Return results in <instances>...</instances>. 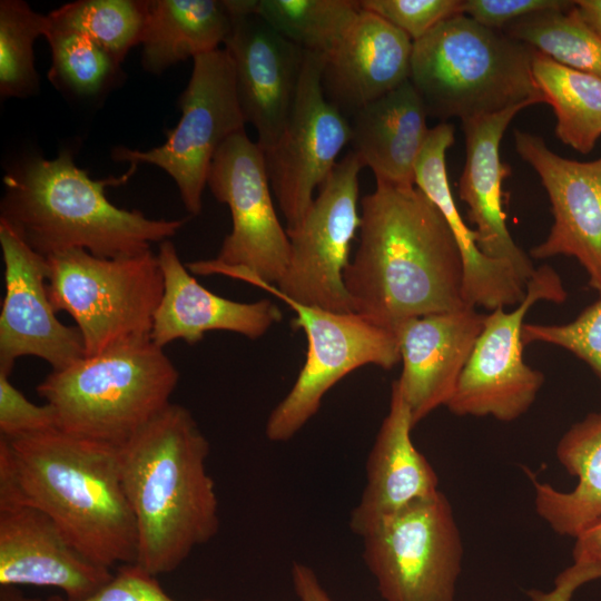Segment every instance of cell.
Segmentation results:
<instances>
[{
	"label": "cell",
	"instance_id": "cell-28",
	"mask_svg": "<svg viewBox=\"0 0 601 601\" xmlns=\"http://www.w3.org/2000/svg\"><path fill=\"white\" fill-rule=\"evenodd\" d=\"M534 81L555 115L556 137L581 154L601 137V79L555 62L534 50Z\"/></svg>",
	"mask_w": 601,
	"mask_h": 601
},
{
	"label": "cell",
	"instance_id": "cell-2",
	"mask_svg": "<svg viewBox=\"0 0 601 601\" xmlns=\"http://www.w3.org/2000/svg\"><path fill=\"white\" fill-rule=\"evenodd\" d=\"M7 502L42 511L101 566L136 562V523L116 446L59 428L0 436V503Z\"/></svg>",
	"mask_w": 601,
	"mask_h": 601
},
{
	"label": "cell",
	"instance_id": "cell-41",
	"mask_svg": "<svg viewBox=\"0 0 601 601\" xmlns=\"http://www.w3.org/2000/svg\"><path fill=\"white\" fill-rule=\"evenodd\" d=\"M574 539L573 562L601 564V519L589 525Z\"/></svg>",
	"mask_w": 601,
	"mask_h": 601
},
{
	"label": "cell",
	"instance_id": "cell-20",
	"mask_svg": "<svg viewBox=\"0 0 601 601\" xmlns=\"http://www.w3.org/2000/svg\"><path fill=\"white\" fill-rule=\"evenodd\" d=\"M413 427L395 380L388 412L367 457L366 483L349 516L354 534L362 538L384 520L440 492L435 470L412 441Z\"/></svg>",
	"mask_w": 601,
	"mask_h": 601
},
{
	"label": "cell",
	"instance_id": "cell-29",
	"mask_svg": "<svg viewBox=\"0 0 601 601\" xmlns=\"http://www.w3.org/2000/svg\"><path fill=\"white\" fill-rule=\"evenodd\" d=\"M503 31L560 65L601 79V37L574 1L521 18Z\"/></svg>",
	"mask_w": 601,
	"mask_h": 601
},
{
	"label": "cell",
	"instance_id": "cell-32",
	"mask_svg": "<svg viewBox=\"0 0 601 601\" xmlns=\"http://www.w3.org/2000/svg\"><path fill=\"white\" fill-rule=\"evenodd\" d=\"M47 14L35 11L23 0L0 1V96L27 98L38 92L33 43L46 37Z\"/></svg>",
	"mask_w": 601,
	"mask_h": 601
},
{
	"label": "cell",
	"instance_id": "cell-10",
	"mask_svg": "<svg viewBox=\"0 0 601 601\" xmlns=\"http://www.w3.org/2000/svg\"><path fill=\"white\" fill-rule=\"evenodd\" d=\"M362 540L383 601H455L463 542L443 492L384 520Z\"/></svg>",
	"mask_w": 601,
	"mask_h": 601
},
{
	"label": "cell",
	"instance_id": "cell-23",
	"mask_svg": "<svg viewBox=\"0 0 601 601\" xmlns=\"http://www.w3.org/2000/svg\"><path fill=\"white\" fill-rule=\"evenodd\" d=\"M413 40L380 16L361 10L326 57L324 95L351 116L410 79Z\"/></svg>",
	"mask_w": 601,
	"mask_h": 601
},
{
	"label": "cell",
	"instance_id": "cell-1",
	"mask_svg": "<svg viewBox=\"0 0 601 601\" xmlns=\"http://www.w3.org/2000/svg\"><path fill=\"white\" fill-rule=\"evenodd\" d=\"M359 217L358 246L343 274L355 314L395 333L411 318L467 306L456 240L418 188L376 183Z\"/></svg>",
	"mask_w": 601,
	"mask_h": 601
},
{
	"label": "cell",
	"instance_id": "cell-21",
	"mask_svg": "<svg viewBox=\"0 0 601 601\" xmlns=\"http://www.w3.org/2000/svg\"><path fill=\"white\" fill-rule=\"evenodd\" d=\"M532 106L523 102L502 111L462 120L466 158L459 195L467 206V219L475 226L476 244L489 258L510 265L528 283L535 268L515 244L502 205V181L510 174L500 158V144L512 119Z\"/></svg>",
	"mask_w": 601,
	"mask_h": 601
},
{
	"label": "cell",
	"instance_id": "cell-26",
	"mask_svg": "<svg viewBox=\"0 0 601 601\" xmlns=\"http://www.w3.org/2000/svg\"><path fill=\"white\" fill-rule=\"evenodd\" d=\"M555 455L578 483L571 491H560L528 472L534 506L555 533L575 538L601 519V412L573 424L560 439Z\"/></svg>",
	"mask_w": 601,
	"mask_h": 601
},
{
	"label": "cell",
	"instance_id": "cell-6",
	"mask_svg": "<svg viewBox=\"0 0 601 601\" xmlns=\"http://www.w3.org/2000/svg\"><path fill=\"white\" fill-rule=\"evenodd\" d=\"M178 380L164 348L147 337L51 371L36 391L59 430L119 447L171 403Z\"/></svg>",
	"mask_w": 601,
	"mask_h": 601
},
{
	"label": "cell",
	"instance_id": "cell-17",
	"mask_svg": "<svg viewBox=\"0 0 601 601\" xmlns=\"http://www.w3.org/2000/svg\"><path fill=\"white\" fill-rule=\"evenodd\" d=\"M231 30L224 42L230 57L246 124L262 150L273 146L293 108L305 50L276 31L257 11H228Z\"/></svg>",
	"mask_w": 601,
	"mask_h": 601
},
{
	"label": "cell",
	"instance_id": "cell-34",
	"mask_svg": "<svg viewBox=\"0 0 601 601\" xmlns=\"http://www.w3.org/2000/svg\"><path fill=\"white\" fill-rule=\"evenodd\" d=\"M522 338L524 345L545 343L569 351L601 378V295L566 324L525 323Z\"/></svg>",
	"mask_w": 601,
	"mask_h": 601
},
{
	"label": "cell",
	"instance_id": "cell-11",
	"mask_svg": "<svg viewBox=\"0 0 601 601\" xmlns=\"http://www.w3.org/2000/svg\"><path fill=\"white\" fill-rule=\"evenodd\" d=\"M193 60L188 85L179 98L181 117L166 130V141L149 150L116 147L111 157L161 168L175 180L186 210L198 215L216 152L229 137L245 130L246 121L227 51L217 49Z\"/></svg>",
	"mask_w": 601,
	"mask_h": 601
},
{
	"label": "cell",
	"instance_id": "cell-27",
	"mask_svg": "<svg viewBox=\"0 0 601 601\" xmlns=\"http://www.w3.org/2000/svg\"><path fill=\"white\" fill-rule=\"evenodd\" d=\"M231 30V18L217 0H148L141 38V65L154 75L219 49Z\"/></svg>",
	"mask_w": 601,
	"mask_h": 601
},
{
	"label": "cell",
	"instance_id": "cell-37",
	"mask_svg": "<svg viewBox=\"0 0 601 601\" xmlns=\"http://www.w3.org/2000/svg\"><path fill=\"white\" fill-rule=\"evenodd\" d=\"M46 601H69L52 595ZM81 601H176L161 587L157 577L137 564H122L111 580L96 593ZM203 601H217L205 599Z\"/></svg>",
	"mask_w": 601,
	"mask_h": 601
},
{
	"label": "cell",
	"instance_id": "cell-7",
	"mask_svg": "<svg viewBox=\"0 0 601 601\" xmlns=\"http://www.w3.org/2000/svg\"><path fill=\"white\" fill-rule=\"evenodd\" d=\"M47 258V286L58 312L80 332L86 356L150 337L164 293L157 254L151 249L112 258L67 249Z\"/></svg>",
	"mask_w": 601,
	"mask_h": 601
},
{
	"label": "cell",
	"instance_id": "cell-40",
	"mask_svg": "<svg viewBox=\"0 0 601 601\" xmlns=\"http://www.w3.org/2000/svg\"><path fill=\"white\" fill-rule=\"evenodd\" d=\"M290 577L298 601H335L311 566L302 562H294Z\"/></svg>",
	"mask_w": 601,
	"mask_h": 601
},
{
	"label": "cell",
	"instance_id": "cell-33",
	"mask_svg": "<svg viewBox=\"0 0 601 601\" xmlns=\"http://www.w3.org/2000/svg\"><path fill=\"white\" fill-rule=\"evenodd\" d=\"M51 51L48 78L57 88L93 97L111 85L120 65L88 36L76 31H48Z\"/></svg>",
	"mask_w": 601,
	"mask_h": 601
},
{
	"label": "cell",
	"instance_id": "cell-22",
	"mask_svg": "<svg viewBox=\"0 0 601 601\" xmlns=\"http://www.w3.org/2000/svg\"><path fill=\"white\" fill-rule=\"evenodd\" d=\"M157 257L164 293L150 337L162 348L176 339L195 345L209 331H228L256 339L283 317L278 306L268 299L235 302L205 288L181 263L169 239L159 244Z\"/></svg>",
	"mask_w": 601,
	"mask_h": 601
},
{
	"label": "cell",
	"instance_id": "cell-39",
	"mask_svg": "<svg viewBox=\"0 0 601 601\" xmlns=\"http://www.w3.org/2000/svg\"><path fill=\"white\" fill-rule=\"evenodd\" d=\"M597 579H601L600 563L573 562L555 578L551 591H529L530 601H573L581 585Z\"/></svg>",
	"mask_w": 601,
	"mask_h": 601
},
{
	"label": "cell",
	"instance_id": "cell-13",
	"mask_svg": "<svg viewBox=\"0 0 601 601\" xmlns=\"http://www.w3.org/2000/svg\"><path fill=\"white\" fill-rule=\"evenodd\" d=\"M295 313L293 325L307 338L306 361L293 387L275 406L265 427L272 442L294 437L317 413L324 395L356 368H393L400 361L397 336L358 314H341L280 298Z\"/></svg>",
	"mask_w": 601,
	"mask_h": 601
},
{
	"label": "cell",
	"instance_id": "cell-12",
	"mask_svg": "<svg viewBox=\"0 0 601 601\" xmlns=\"http://www.w3.org/2000/svg\"><path fill=\"white\" fill-rule=\"evenodd\" d=\"M566 292L550 266L535 268L523 300L511 311L500 307L485 314L483 328L446 403L457 416H492L511 422L534 403L544 375L523 359L524 317L539 300L560 304Z\"/></svg>",
	"mask_w": 601,
	"mask_h": 601
},
{
	"label": "cell",
	"instance_id": "cell-36",
	"mask_svg": "<svg viewBox=\"0 0 601 601\" xmlns=\"http://www.w3.org/2000/svg\"><path fill=\"white\" fill-rule=\"evenodd\" d=\"M58 428L57 417L49 404L30 402L0 372V433L7 439H16Z\"/></svg>",
	"mask_w": 601,
	"mask_h": 601
},
{
	"label": "cell",
	"instance_id": "cell-16",
	"mask_svg": "<svg viewBox=\"0 0 601 601\" xmlns=\"http://www.w3.org/2000/svg\"><path fill=\"white\" fill-rule=\"evenodd\" d=\"M514 146L540 177L553 216L549 235L531 249V256L575 258L589 276V286L601 295V157L566 159L540 136L518 129Z\"/></svg>",
	"mask_w": 601,
	"mask_h": 601
},
{
	"label": "cell",
	"instance_id": "cell-5",
	"mask_svg": "<svg viewBox=\"0 0 601 601\" xmlns=\"http://www.w3.org/2000/svg\"><path fill=\"white\" fill-rule=\"evenodd\" d=\"M534 50L466 14L413 42L410 81L428 116L444 122L545 102L532 73Z\"/></svg>",
	"mask_w": 601,
	"mask_h": 601
},
{
	"label": "cell",
	"instance_id": "cell-19",
	"mask_svg": "<svg viewBox=\"0 0 601 601\" xmlns=\"http://www.w3.org/2000/svg\"><path fill=\"white\" fill-rule=\"evenodd\" d=\"M484 318L464 306L411 318L395 331L403 363L397 382L413 426L451 398Z\"/></svg>",
	"mask_w": 601,
	"mask_h": 601
},
{
	"label": "cell",
	"instance_id": "cell-14",
	"mask_svg": "<svg viewBox=\"0 0 601 601\" xmlns=\"http://www.w3.org/2000/svg\"><path fill=\"white\" fill-rule=\"evenodd\" d=\"M326 56L305 51L296 98L283 132L262 150L270 188L286 220L296 226L313 201V193L328 178L349 142L345 115L324 95Z\"/></svg>",
	"mask_w": 601,
	"mask_h": 601
},
{
	"label": "cell",
	"instance_id": "cell-8",
	"mask_svg": "<svg viewBox=\"0 0 601 601\" xmlns=\"http://www.w3.org/2000/svg\"><path fill=\"white\" fill-rule=\"evenodd\" d=\"M207 185L215 198L229 207L233 228L218 255L187 263L189 272L239 280L254 277L275 285L287 266L289 239L273 205L263 151L245 130L218 149Z\"/></svg>",
	"mask_w": 601,
	"mask_h": 601
},
{
	"label": "cell",
	"instance_id": "cell-38",
	"mask_svg": "<svg viewBox=\"0 0 601 601\" xmlns=\"http://www.w3.org/2000/svg\"><path fill=\"white\" fill-rule=\"evenodd\" d=\"M572 1L563 0H463V14L492 29L503 30L530 14L563 8Z\"/></svg>",
	"mask_w": 601,
	"mask_h": 601
},
{
	"label": "cell",
	"instance_id": "cell-35",
	"mask_svg": "<svg viewBox=\"0 0 601 601\" xmlns=\"http://www.w3.org/2000/svg\"><path fill=\"white\" fill-rule=\"evenodd\" d=\"M463 0H362V9L373 12L406 33L413 42L444 20L463 13Z\"/></svg>",
	"mask_w": 601,
	"mask_h": 601
},
{
	"label": "cell",
	"instance_id": "cell-4",
	"mask_svg": "<svg viewBox=\"0 0 601 601\" xmlns=\"http://www.w3.org/2000/svg\"><path fill=\"white\" fill-rule=\"evenodd\" d=\"M136 168L96 180L69 149L53 159L26 156L3 176L0 219L45 257L73 248L107 258L149 250L175 236L188 218L154 219L115 206L106 188L125 184Z\"/></svg>",
	"mask_w": 601,
	"mask_h": 601
},
{
	"label": "cell",
	"instance_id": "cell-30",
	"mask_svg": "<svg viewBox=\"0 0 601 601\" xmlns=\"http://www.w3.org/2000/svg\"><path fill=\"white\" fill-rule=\"evenodd\" d=\"M147 13L148 0H78L47 14L48 31L83 33L121 65L141 43Z\"/></svg>",
	"mask_w": 601,
	"mask_h": 601
},
{
	"label": "cell",
	"instance_id": "cell-43",
	"mask_svg": "<svg viewBox=\"0 0 601 601\" xmlns=\"http://www.w3.org/2000/svg\"><path fill=\"white\" fill-rule=\"evenodd\" d=\"M0 601H41L37 598H30L22 593L18 587H0Z\"/></svg>",
	"mask_w": 601,
	"mask_h": 601
},
{
	"label": "cell",
	"instance_id": "cell-42",
	"mask_svg": "<svg viewBox=\"0 0 601 601\" xmlns=\"http://www.w3.org/2000/svg\"><path fill=\"white\" fill-rule=\"evenodd\" d=\"M585 22L601 37V0L574 1Z\"/></svg>",
	"mask_w": 601,
	"mask_h": 601
},
{
	"label": "cell",
	"instance_id": "cell-31",
	"mask_svg": "<svg viewBox=\"0 0 601 601\" xmlns=\"http://www.w3.org/2000/svg\"><path fill=\"white\" fill-rule=\"evenodd\" d=\"M362 10L353 0H258L257 13L305 51L328 57Z\"/></svg>",
	"mask_w": 601,
	"mask_h": 601
},
{
	"label": "cell",
	"instance_id": "cell-9",
	"mask_svg": "<svg viewBox=\"0 0 601 601\" xmlns=\"http://www.w3.org/2000/svg\"><path fill=\"white\" fill-rule=\"evenodd\" d=\"M362 168L355 154H346L319 187L300 221L286 229L289 257L275 285L254 277L242 280L278 298L334 313H354L343 274L361 224L357 205Z\"/></svg>",
	"mask_w": 601,
	"mask_h": 601
},
{
	"label": "cell",
	"instance_id": "cell-15",
	"mask_svg": "<svg viewBox=\"0 0 601 601\" xmlns=\"http://www.w3.org/2000/svg\"><path fill=\"white\" fill-rule=\"evenodd\" d=\"M4 297L0 313V372L11 374L22 356H36L52 371L86 356L77 327L62 324L47 286V258L0 219Z\"/></svg>",
	"mask_w": 601,
	"mask_h": 601
},
{
	"label": "cell",
	"instance_id": "cell-24",
	"mask_svg": "<svg viewBox=\"0 0 601 601\" xmlns=\"http://www.w3.org/2000/svg\"><path fill=\"white\" fill-rule=\"evenodd\" d=\"M454 126L439 122L430 128L415 164L414 184L446 220L463 262V299L467 306L490 312L519 305L526 283L514 269L486 257L477 247L476 234L461 216L452 195L446 170V150L454 142Z\"/></svg>",
	"mask_w": 601,
	"mask_h": 601
},
{
	"label": "cell",
	"instance_id": "cell-18",
	"mask_svg": "<svg viewBox=\"0 0 601 601\" xmlns=\"http://www.w3.org/2000/svg\"><path fill=\"white\" fill-rule=\"evenodd\" d=\"M114 574L83 555L42 511L23 503H0V587L56 588L81 601Z\"/></svg>",
	"mask_w": 601,
	"mask_h": 601
},
{
	"label": "cell",
	"instance_id": "cell-3",
	"mask_svg": "<svg viewBox=\"0 0 601 601\" xmlns=\"http://www.w3.org/2000/svg\"><path fill=\"white\" fill-rule=\"evenodd\" d=\"M209 449L191 413L175 403L118 447L136 523L135 564L151 575L175 571L219 530L218 499L206 467Z\"/></svg>",
	"mask_w": 601,
	"mask_h": 601
},
{
	"label": "cell",
	"instance_id": "cell-25",
	"mask_svg": "<svg viewBox=\"0 0 601 601\" xmlns=\"http://www.w3.org/2000/svg\"><path fill=\"white\" fill-rule=\"evenodd\" d=\"M410 79L352 115L349 144L376 183L415 186L414 169L430 128Z\"/></svg>",
	"mask_w": 601,
	"mask_h": 601
}]
</instances>
